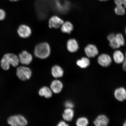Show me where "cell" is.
Here are the masks:
<instances>
[{
    "mask_svg": "<svg viewBox=\"0 0 126 126\" xmlns=\"http://www.w3.org/2000/svg\"><path fill=\"white\" fill-rule=\"evenodd\" d=\"M115 97L117 100L123 101L126 99V90L124 88L121 87L116 89L114 93Z\"/></svg>",
    "mask_w": 126,
    "mask_h": 126,
    "instance_id": "cell-11",
    "label": "cell"
},
{
    "mask_svg": "<svg viewBox=\"0 0 126 126\" xmlns=\"http://www.w3.org/2000/svg\"><path fill=\"white\" fill-rule=\"evenodd\" d=\"M63 23V20L59 17L54 16L49 20L48 26L50 28H58L60 27Z\"/></svg>",
    "mask_w": 126,
    "mask_h": 126,
    "instance_id": "cell-6",
    "label": "cell"
},
{
    "mask_svg": "<svg viewBox=\"0 0 126 126\" xmlns=\"http://www.w3.org/2000/svg\"><path fill=\"white\" fill-rule=\"evenodd\" d=\"M51 48L49 44L47 42H42L36 46L34 50V54L39 59H46L49 56Z\"/></svg>",
    "mask_w": 126,
    "mask_h": 126,
    "instance_id": "cell-2",
    "label": "cell"
},
{
    "mask_svg": "<svg viewBox=\"0 0 126 126\" xmlns=\"http://www.w3.org/2000/svg\"><path fill=\"white\" fill-rule=\"evenodd\" d=\"M51 73L55 78H59L63 77L64 72L61 67L59 65H56L52 68Z\"/></svg>",
    "mask_w": 126,
    "mask_h": 126,
    "instance_id": "cell-14",
    "label": "cell"
},
{
    "mask_svg": "<svg viewBox=\"0 0 126 126\" xmlns=\"http://www.w3.org/2000/svg\"><path fill=\"white\" fill-rule=\"evenodd\" d=\"M64 105L66 108H67L72 109L74 107L73 103L70 101H67L66 102Z\"/></svg>",
    "mask_w": 126,
    "mask_h": 126,
    "instance_id": "cell-25",
    "label": "cell"
},
{
    "mask_svg": "<svg viewBox=\"0 0 126 126\" xmlns=\"http://www.w3.org/2000/svg\"><path fill=\"white\" fill-rule=\"evenodd\" d=\"M100 0V1H107L109 0Z\"/></svg>",
    "mask_w": 126,
    "mask_h": 126,
    "instance_id": "cell-31",
    "label": "cell"
},
{
    "mask_svg": "<svg viewBox=\"0 0 126 126\" xmlns=\"http://www.w3.org/2000/svg\"><path fill=\"white\" fill-rule=\"evenodd\" d=\"M74 111L72 109H66L63 115V118L64 120L70 122L72 120L74 116Z\"/></svg>",
    "mask_w": 126,
    "mask_h": 126,
    "instance_id": "cell-18",
    "label": "cell"
},
{
    "mask_svg": "<svg viewBox=\"0 0 126 126\" xmlns=\"http://www.w3.org/2000/svg\"><path fill=\"white\" fill-rule=\"evenodd\" d=\"M109 122V119L106 116L100 115L94 121V123L96 126H106L108 125Z\"/></svg>",
    "mask_w": 126,
    "mask_h": 126,
    "instance_id": "cell-10",
    "label": "cell"
},
{
    "mask_svg": "<svg viewBox=\"0 0 126 126\" xmlns=\"http://www.w3.org/2000/svg\"><path fill=\"white\" fill-rule=\"evenodd\" d=\"M58 126H68V124H67L65 122L63 121H61L57 125Z\"/></svg>",
    "mask_w": 126,
    "mask_h": 126,
    "instance_id": "cell-29",
    "label": "cell"
},
{
    "mask_svg": "<svg viewBox=\"0 0 126 126\" xmlns=\"http://www.w3.org/2000/svg\"><path fill=\"white\" fill-rule=\"evenodd\" d=\"M7 121L8 124L12 126H24L28 124L26 118L20 115L11 116L8 118Z\"/></svg>",
    "mask_w": 126,
    "mask_h": 126,
    "instance_id": "cell-3",
    "label": "cell"
},
{
    "mask_svg": "<svg viewBox=\"0 0 126 126\" xmlns=\"http://www.w3.org/2000/svg\"><path fill=\"white\" fill-rule=\"evenodd\" d=\"M115 38L117 43L120 46H123L125 44L124 39L122 34L119 33L116 34Z\"/></svg>",
    "mask_w": 126,
    "mask_h": 126,
    "instance_id": "cell-22",
    "label": "cell"
},
{
    "mask_svg": "<svg viewBox=\"0 0 126 126\" xmlns=\"http://www.w3.org/2000/svg\"><path fill=\"white\" fill-rule=\"evenodd\" d=\"M123 63V68L124 71H126V53L125 57Z\"/></svg>",
    "mask_w": 126,
    "mask_h": 126,
    "instance_id": "cell-28",
    "label": "cell"
},
{
    "mask_svg": "<svg viewBox=\"0 0 126 126\" xmlns=\"http://www.w3.org/2000/svg\"><path fill=\"white\" fill-rule=\"evenodd\" d=\"M89 124V121L86 118L82 117L77 120L76 124L78 126H86Z\"/></svg>",
    "mask_w": 126,
    "mask_h": 126,
    "instance_id": "cell-20",
    "label": "cell"
},
{
    "mask_svg": "<svg viewBox=\"0 0 126 126\" xmlns=\"http://www.w3.org/2000/svg\"><path fill=\"white\" fill-rule=\"evenodd\" d=\"M19 62L25 65L30 64L32 60V57L30 53L26 51H23L19 55Z\"/></svg>",
    "mask_w": 126,
    "mask_h": 126,
    "instance_id": "cell-5",
    "label": "cell"
},
{
    "mask_svg": "<svg viewBox=\"0 0 126 126\" xmlns=\"http://www.w3.org/2000/svg\"><path fill=\"white\" fill-rule=\"evenodd\" d=\"M19 63L18 57L16 55L7 53L1 59L0 65L3 70H7L10 68V65L14 67H16Z\"/></svg>",
    "mask_w": 126,
    "mask_h": 126,
    "instance_id": "cell-1",
    "label": "cell"
},
{
    "mask_svg": "<svg viewBox=\"0 0 126 126\" xmlns=\"http://www.w3.org/2000/svg\"><path fill=\"white\" fill-rule=\"evenodd\" d=\"M109 42L110 46L113 49L119 48L121 47L119 45V44L116 41L115 38V37L114 39L110 41Z\"/></svg>",
    "mask_w": 126,
    "mask_h": 126,
    "instance_id": "cell-23",
    "label": "cell"
},
{
    "mask_svg": "<svg viewBox=\"0 0 126 126\" xmlns=\"http://www.w3.org/2000/svg\"><path fill=\"white\" fill-rule=\"evenodd\" d=\"M90 61L87 58L83 57L77 61V65L82 68H85L89 66Z\"/></svg>",
    "mask_w": 126,
    "mask_h": 126,
    "instance_id": "cell-19",
    "label": "cell"
},
{
    "mask_svg": "<svg viewBox=\"0 0 126 126\" xmlns=\"http://www.w3.org/2000/svg\"></svg>",
    "mask_w": 126,
    "mask_h": 126,
    "instance_id": "cell-33",
    "label": "cell"
},
{
    "mask_svg": "<svg viewBox=\"0 0 126 126\" xmlns=\"http://www.w3.org/2000/svg\"><path fill=\"white\" fill-rule=\"evenodd\" d=\"M63 83L59 80H55L52 82L50 87L52 91L55 94H59L62 91Z\"/></svg>",
    "mask_w": 126,
    "mask_h": 126,
    "instance_id": "cell-12",
    "label": "cell"
},
{
    "mask_svg": "<svg viewBox=\"0 0 126 126\" xmlns=\"http://www.w3.org/2000/svg\"><path fill=\"white\" fill-rule=\"evenodd\" d=\"M124 126H126V121L125 123L124 124Z\"/></svg>",
    "mask_w": 126,
    "mask_h": 126,
    "instance_id": "cell-32",
    "label": "cell"
},
{
    "mask_svg": "<svg viewBox=\"0 0 126 126\" xmlns=\"http://www.w3.org/2000/svg\"><path fill=\"white\" fill-rule=\"evenodd\" d=\"M39 94L40 96L47 98H50L52 95L51 89L47 86H44L41 88L39 91Z\"/></svg>",
    "mask_w": 126,
    "mask_h": 126,
    "instance_id": "cell-16",
    "label": "cell"
},
{
    "mask_svg": "<svg viewBox=\"0 0 126 126\" xmlns=\"http://www.w3.org/2000/svg\"><path fill=\"white\" fill-rule=\"evenodd\" d=\"M16 75L20 80L25 81L31 78L32 71L29 68L21 66L17 68Z\"/></svg>",
    "mask_w": 126,
    "mask_h": 126,
    "instance_id": "cell-4",
    "label": "cell"
},
{
    "mask_svg": "<svg viewBox=\"0 0 126 126\" xmlns=\"http://www.w3.org/2000/svg\"><path fill=\"white\" fill-rule=\"evenodd\" d=\"M115 36V35L114 34H111L109 35L108 37V39L109 41L114 39Z\"/></svg>",
    "mask_w": 126,
    "mask_h": 126,
    "instance_id": "cell-27",
    "label": "cell"
},
{
    "mask_svg": "<svg viewBox=\"0 0 126 126\" xmlns=\"http://www.w3.org/2000/svg\"><path fill=\"white\" fill-rule=\"evenodd\" d=\"M67 48L68 51L71 53L76 52L79 49L78 42L75 39H69L67 43Z\"/></svg>",
    "mask_w": 126,
    "mask_h": 126,
    "instance_id": "cell-13",
    "label": "cell"
},
{
    "mask_svg": "<svg viewBox=\"0 0 126 126\" xmlns=\"http://www.w3.org/2000/svg\"><path fill=\"white\" fill-rule=\"evenodd\" d=\"M114 11L116 15H124L125 13V8L122 6H116Z\"/></svg>",
    "mask_w": 126,
    "mask_h": 126,
    "instance_id": "cell-21",
    "label": "cell"
},
{
    "mask_svg": "<svg viewBox=\"0 0 126 126\" xmlns=\"http://www.w3.org/2000/svg\"><path fill=\"white\" fill-rule=\"evenodd\" d=\"M31 28L26 25H20L18 30L19 35L23 38H27L29 37L31 35Z\"/></svg>",
    "mask_w": 126,
    "mask_h": 126,
    "instance_id": "cell-7",
    "label": "cell"
},
{
    "mask_svg": "<svg viewBox=\"0 0 126 126\" xmlns=\"http://www.w3.org/2000/svg\"><path fill=\"white\" fill-rule=\"evenodd\" d=\"M116 6H123L126 9V0H114Z\"/></svg>",
    "mask_w": 126,
    "mask_h": 126,
    "instance_id": "cell-24",
    "label": "cell"
},
{
    "mask_svg": "<svg viewBox=\"0 0 126 126\" xmlns=\"http://www.w3.org/2000/svg\"><path fill=\"white\" fill-rule=\"evenodd\" d=\"M85 52L89 58H94L98 54V51L95 45H89L85 49Z\"/></svg>",
    "mask_w": 126,
    "mask_h": 126,
    "instance_id": "cell-9",
    "label": "cell"
},
{
    "mask_svg": "<svg viewBox=\"0 0 126 126\" xmlns=\"http://www.w3.org/2000/svg\"><path fill=\"white\" fill-rule=\"evenodd\" d=\"M61 31L63 32L70 34L73 29V26L72 23L69 21L63 23L61 26Z\"/></svg>",
    "mask_w": 126,
    "mask_h": 126,
    "instance_id": "cell-15",
    "label": "cell"
},
{
    "mask_svg": "<svg viewBox=\"0 0 126 126\" xmlns=\"http://www.w3.org/2000/svg\"><path fill=\"white\" fill-rule=\"evenodd\" d=\"M113 59L116 63L121 64L123 62L125 57L122 52L117 50L114 52L113 54Z\"/></svg>",
    "mask_w": 126,
    "mask_h": 126,
    "instance_id": "cell-17",
    "label": "cell"
},
{
    "mask_svg": "<svg viewBox=\"0 0 126 126\" xmlns=\"http://www.w3.org/2000/svg\"><path fill=\"white\" fill-rule=\"evenodd\" d=\"M98 63L102 67H107L110 66L112 62L111 58L109 55L103 54L100 55L97 59Z\"/></svg>",
    "mask_w": 126,
    "mask_h": 126,
    "instance_id": "cell-8",
    "label": "cell"
},
{
    "mask_svg": "<svg viewBox=\"0 0 126 126\" xmlns=\"http://www.w3.org/2000/svg\"><path fill=\"white\" fill-rule=\"evenodd\" d=\"M5 12L3 10L0 9V20H4L5 17Z\"/></svg>",
    "mask_w": 126,
    "mask_h": 126,
    "instance_id": "cell-26",
    "label": "cell"
},
{
    "mask_svg": "<svg viewBox=\"0 0 126 126\" xmlns=\"http://www.w3.org/2000/svg\"><path fill=\"white\" fill-rule=\"evenodd\" d=\"M10 0V1H18V0Z\"/></svg>",
    "mask_w": 126,
    "mask_h": 126,
    "instance_id": "cell-30",
    "label": "cell"
}]
</instances>
